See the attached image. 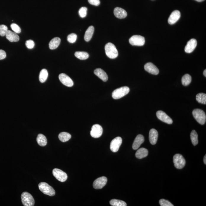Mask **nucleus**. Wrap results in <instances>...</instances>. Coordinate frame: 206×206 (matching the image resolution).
<instances>
[{"label":"nucleus","mask_w":206,"mask_h":206,"mask_svg":"<svg viewBox=\"0 0 206 206\" xmlns=\"http://www.w3.org/2000/svg\"><path fill=\"white\" fill-rule=\"evenodd\" d=\"M203 162L205 164H206V155H205L204 157V159H203Z\"/></svg>","instance_id":"obj_41"},{"label":"nucleus","mask_w":206,"mask_h":206,"mask_svg":"<svg viewBox=\"0 0 206 206\" xmlns=\"http://www.w3.org/2000/svg\"><path fill=\"white\" fill-rule=\"evenodd\" d=\"M148 154L149 152L147 149L144 148H141L137 150L135 155L137 158L139 159H142L147 157Z\"/></svg>","instance_id":"obj_22"},{"label":"nucleus","mask_w":206,"mask_h":206,"mask_svg":"<svg viewBox=\"0 0 206 206\" xmlns=\"http://www.w3.org/2000/svg\"><path fill=\"white\" fill-rule=\"evenodd\" d=\"M59 79L63 85L67 87H71L73 86V82L72 79L64 73L60 74L59 75Z\"/></svg>","instance_id":"obj_12"},{"label":"nucleus","mask_w":206,"mask_h":206,"mask_svg":"<svg viewBox=\"0 0 206 206\" xmlns=\"http://www.w3.org/2000/svg\"><path fill=\"white\" fill-rule=\"evenodd\" d=\"M129 91V88L127 86L118 88L113 91L112 93V97L114 99H118L128 94Z\"/></svg>","instance_id":"obj_4"},{"label":"nucleus","mask_w":206,"mask_h":206,"mask_svg":"<svg viewBox=\"0 0 206 206\" xmlns=\"http://www.w3.org/2000/svg\"><path fill=\"white\" fill-rule=\"evenodd\" d=\"M94 28L93 26H90L86 31L84 39L86 41L88 42L91 39L94 33Z\"/></svg>","instance_id":"obj_23"},{"label":"nucleus","mask_w":206,"mask_h":206,"mask_svg":"<svg viewBox=\"0 0 206 206\" xmlns=\"http://www.w3.org/2000/svg\"><path fill=\"white\" fill-rule=\"evenodd\" d=\"M103 129L102 127L98 124H96L92 126L90 134L92 137L94 138H99L102 135Z\"/></svg>","instance_id":"obj_10"},{"label":"nucleus","mask_w":206,"mask_h":206,"mask_svg":"<svg viewBox=\"0 0 206 206\" xmlns=\"http://www.w3.org/2000/svg\"><path fill=\"white\" fill-rule=\"evenodd\" d=\"M105 49L106 55L110 59H115L118 56V51L113 44L110 43L107 44L105 46Z\"/></svg>","instance_id":"obj_1"},{"label":"nucleus","mask_w":206,"mask_h":206,"mask_svg":"<svg viewBox=\"0 0 206 206\" xmlns=\"http://www.w3.org/2000/svg\"><path fill=\"white\" fill-rule=\"evenodd\" d=\"M6 36L7 39L11 42H17L20 39L19 37L16 33L13 32L10 30H8L7 32Z\"/></svg>","instance_id":"obj_20"},{"label":"nucleus","mask_w":206,"mask_h":206,"mask_svg":"<svg viewBox=\"0 0 206 206\" xmlns=\"http://www.w3.org/2000/svg\"><path fill=\"white\" fill-rule=\"evenodd\" d=\"M21 199L23 205L25 206H33L35 201L31 194L28 192H23L21 195Z\"/></svg>","instance_id":"obj_5"},{"label":"nucleus","mask_w":206,"mask_h":206,"mask_svg":"<svg viewBox=\"0 0 206 206\" xmlns=\"http://www.w3.org/2000/svg\"><path fill=\"white\" fill-rule=\"evenodd\" d=\"M203 75H204V76H205V77H206V70H205L204 71V72H203Z\"/></svg>","instance_id":"obj_42"},{"label":"nucleus","mask_w":206,"mask_h":206,"mask_svg":"<svg viewBox=\"0 0 206 206\" xmlns=\"http://www.w3.org/2000/svg\"><path fill=\"white\" fill-rule=\"evenodd\" d=\"M197 45V41L195 39H192L189 41L185 48V51L187 53H191L194 50Z\"/></svg>","instance_id":"obj_14"},{"label":"nucleus","mask_w":206,"mask_h":206,"mask_svg":"<svg viewBox=\"0 0 206 206\" xmlns=\"http://www.w3.org/2000/svg\"><path fill=\"white\" fill-rule=\"evenodd\" d=\"M94 73L103 81L104 82L107 81L108 80L107 75L102 69H96L94 71Z\"/></svg>","instance_id":"obj_21"},{"label":"nucleus","mask_w":206,"mask_h":206,"mask_svg":"<svg viewBox=\"0 0 206 206\" xmlns=\"http://www.w3.org/2000/svg\"><path fill=\"white\" fill-rule=\"evenodd\" d=\"M173 162L175 167L179 169L183 168L186 165L185 160L180 154H176L174 156Z\"/></svg>","instance_id":"obj_6"},{"label":"nucleus","mask_w":206,"mask_h":206,"mask_svg":"<svg viewBox=\"0 0 206 206\" xmlns=\"http://www.w3.org/2000/svg\"><path fill=\"white\" fill-rule=\"evenodd\" d=\"M48 73L47 70L43 69L41 71L39 76V80L41 83L45 82L48 77Z\"/></svg>","instance_id":"obj_28"},{"label":"nucleus","mask_w":206,"mask_h":206,"mask_svg":"<svg viewBox=\"0 0 206 206\" xmlns=\"http://www.w3.org/2000/svg\"><path fill=\"white\" fill-rule=\"evenodd\" d=\"M144 141V138L142 135L139 134L135 139L133 145V148L134 150H137Z\"/></svg>","instance_id":"obj_19"},{"label":"nucleus","mask_w":206,"mask_h":206,"mask_svg":"<svg viewBox=\"0 0 206 206\" xmlns=\"http://www.w3.org/2000/svg\"><path fill=\"white\" fill-rule=\"evenodd\" d=\"M38 187L39 189L44 194L50 196H53L55 195L54 189L47 183L41 182L39 184Z\"/></svg>","instance_id":"obj_3"},{"label":"nucleus","mask_w":206,"mask_h":206,"mask_svg":"<svg viewBox=\"0 0 206 206\" xmlns=\"http://www.w3.org/2000/svg\"><path fill=\"white\" fill-rule=\"evenodd\" d=\"M77 36L75 33H72L69 34L67 37V40L69 43H73L76 42L77 39Z\"/></svg>","instance_id":"obj_33"},{"label":"nucleus","mask_w":206,"mask_h":206,"mask_svg":"<svg viewBox=\"0 0 206 206\" xmlns=\"http://www.w3.org/2000/svg\"><path fill=\"white\" fill-rule=\"evenodd\" d=\"M195 1H197V2H202V1H204L205 0H195Z\"/></svg>","instance_id":"obj_43"},{"label":"nucleus","mask_w":206,"mask_h":206,"mask_svg":"<svg viewBox=\"0 0 206 206\" xmlns=\"http://www.w3.org/2000/svg\"><path fill=\"white\" fill-rule=\"evenodd\" d=\"M60 42L61 39L60 38L58 37L54 38L50 41L49 43V47L51 49H55L59 46Z\"/></svg>","instance_id":"obj_24"},{"label":"nucleus","mask_w":206,"mask_h":206,"mask_svg":"<svg viewBox=\"0 0 206 206\" xmlns=\"http://www.w3.org/2000/svg\"><path fill=\"white\" fill-rule=\"evenodd\" d=\"M144 69L147 72L152 74L157 75L159 73V70L156 66L152 63H147L144 66Z\"/></svg>","instance_id":"obj_16"},{"label":"nucleus","mask_w":206,"mask_h":206,"mask_svg":"<svg viewBox=\"0 0 206 206\" xmlns=\"http://www.w3.org/2000/svg\"><path fill=\"white\" fill-rule=\"evenodd\" d=\"M197 101L200 104H206V94H205L200 93L197 95L196 97Z\"/></svg>","instance_id":"obj_29"},{"label":"nucleus","mask_w":206,"mask_h":206,"mask_svg":"<svg viewBox=\"0 0 206 206\" xmlns=\"http://www.w3.org/2000/svg\"><path fill=\"white\" fill-rule=\"evenodd\" d=\"M158 133L156 129H152L150 131L149 134V139L150 143L152 145L155 144L157 141Z\"/></svg>","instance_id":"obj_17"},{"label":"nucleus","mask_w":206,"mask_h":206,"mask_svg":"<svg viewBox=\"0 0 206 206\" xmlns=\"http://www.w3.org/2000/svg\"><path fill=\"white\" fill-rule=\"evenodd\" d=\"M89 3L95 6H98L100 5V0H88Z\"/></svg>","instance_id":"obj_39"},{"label":"nucleus","mask_w":206,"mask_h":206,"mask_svg":"<svg viewBox=\"0 0 206 206\" xmlns=\"http://www.w3.org/2000/svg\"><path fill=\"white\" fill-rule=\"evenodd\" d=\"M110 203L112 206H126L127 204L123 201L117 200V199H113L111 200L110 202Z\"/></svg>","instance_id":"obj_30"},{"label":"nucleus","mask_w":206,"mask_h":206,"mask_svg":"<svg viewBox=\"0 0 206 206\" xmlns=\"http://www.w3.org/2000/svg\"><path fill=\"white\" fill-rule=\"evenodd\" d=\"M107 181V178L105 176L97 178L94 182L93 187L96 189H101L105 186Z\"/></svg>","instance_id":"obj_11"},{"label":"nucleus","mask_w":206,"mask_h":206,"mask_svg":"<svg viewBox=\"0 0 206 206\" xmlns=\"http://www.w3.org/2000/svg\"><path fill=\"white\" fill-rule=\"evenodd\" d=\"M10 27L15 33H20L21 32V30L20 27L16 24L12 23L10 25Z\"/></svg>","instance_id":"obj_36"},{"label":"nucleus","mask_w":206,"mask_h":206,"mask_svg":"<svg viewBox=\"0 0 206 206\" xmlns=\"http://www.w3.org/2000/svg\"><path fill=\"white\" fill-rule=\"evenodd\" d=\"M122 142V138L120 137H117L112 140L110 145L111 150L113 152H117L118 151Z\"/></svg>","instance_id":"obj_9"},{"label":"nucleus","mask_w":206,"mask_h":206,"mask_svg":"<svg viewBox=\"0 0 206 206\" xmlns=\"http://www.w3.org/2000/svg\"><path fill=\"white\" fill-rule=\"evenodd\" d=\"M181 17L180 12L176 10L172 12L168 19V22L170 25H173L179 20Z\"/></svg>","instance_id":"obj_15"},{"label":"nucleus","mask_w":206,"mask_h":206,"mask_svg":"<svg viewBox=\"0 0 206 206\" xmlns=\"http://www.w3.org/2000/svg\"><path fill=\"white\" fill-rule=\"evenodd\" d=\"M71 137V134L67 132H62L59 135V140L63 142H67L69 140Z\"/></svg>","instance_id":"obj_26"},{"label":"nucleus","mask_w":206,"mask_h":206,"mask_svg":"<svg viewBox=\"0 0 206 206\" xmlns=\"http://www.w3.org/2000/svg\"><path fill=\"white\" fill-rule=\"evenodd\" d=\"M156 115L158 119L163 122L170 125L173 123V121L171 118L162 111H158L157 112Z\"/></svg>","instance_id":"obj_13"},{"label":"nucleus","mask_w":206,"mask_h":206,"mask_svg":"<svg viewBox=\"0 0 206 206\" xmlns=\"http://www.w3.org/2000/svg\"><path fill=\"white\" fill-rule=\"evenodd\" d=\"M129 42L132 46H143L145 43V38L140 35H134L129 39Z\"/></svg>","instance_id":"obj_7"},{"label":"nucleus","mask_w":206,"mask_h":206,"mask_svg":"<svg viewBox=\"0 0 206 206\" xmlns=\"http://www.w3.org/2000/svg\"><path fill=\"white\" fill-rule=\"evenodd\" d=\"M198 136L197 133L195 130H192L191 134V141L194 146H195L198 144Z\"/></svg>","instance_id":"obj_31"},{"label":"nucleus","mask_w":206,"mask_h":206,"mask_svg":"<svg viewBox=\"0 0 206 206\" xmlns=\"http://www.w3.org/2000/svg\"><path fill=\"white\" fill-rule=\"evenodd\" d=\"M36 141L38 144L41 146L44 147L47 145V138H46L45 136L43 134H39L38 135Z\"/></svg>","instance_id":"obj_25"},{"label":"nucleus","mask_w":206,"mask_h":206,"mask_svg":"<svg viewBox=\"0 0 206 206\" xmlns=\"http://www.w3.org/2000/svg\"><path fill=\"white\" fill-rule=\"evenodd\" d=\"M87 9L86 7H82L81 8L80 10H79V14L81 17V18H84L86 17L87 15Z\"/></svg>","instance_id":"obj_35"},{"label":"nucleus","mask_w":206,"mask_h":206,"mask_svg":"<svg viewBox=\"0 0 206 206\" xmlns=\"http://www.w3.org/2000/svg\"><path fill=\"white\" fill-rule=\"evenodd\" d=\"M8 30V28L6 25H0V36H6Z\"/></svg>","instance_id":"obj_34"},{"label":"nucleus","mask_w":206,"mask_h":206,"mask_svg":"<svg viewBox=\"0 0 206 206\" xmlns=\"http://www.w3.org/2000/svg\"><path fill=\"white\" fill-rule=\"evenodd\" d=\"M159 203L161 206H174L168 200L163 199H161L159 201Z\"/></svg>","instance_id":"obj_37"},{"label":"nucleus","mask_w":206,"mask_h":206,"mask_svg":"<svg viewBox=\"0 0 206 206\" xmlns=\"http://www.w3.org/2000/svg\"><path fill=\"white\" fill-rule=\"evenodd\" d=\"M192 114L195 119L200 125H203L205 124L206 116L203 110L200 109H194L193 111Z\"/></svg>","instance_id":"obj_2"},{"label":"nucleus","mask_w":206,"mask_h":206,"mask_svg":"<svg viewBox=\"0 0 206 206\" xmlns=\"http://www.w3.org/2000/svg\"><path fill=\"white\" fill-rule=\"evenodd\" d=\"M53 175L58 181L61 182H65L67 180L68 176L67 174L60 169H54L52 171Z\"/></svg>","instance_id":"obj_8"},{"label":"nucleus","mask_w":206,"mask_h":206,"mask_svg":"<svg viewBox=\"0 0 206 206\" xmlns=\"http://www.w3.org/2000/svg\"><path fill=\"white\" fill-rule=\"evenodd\" d=\"M75 55L78 59L81 60H86L89 57V54L85 52H76Z\"/></svg>","instance_id":"obj_27"},{"label":"nucleus","mask_w":206,"mask_h":206,"mask_svg":"<svg viewBox=\"0 0 206 206\" xmlns=\"http://www.w3.org/2000/svg\"><path fill=\"white\" fill-rule=\"evenodd\" d=\"M26 46L28 48L32 49L34 48L35 44L33 40H28L26 41Z\"/></svg>","instance_id":"obj_38"},{"label":"nucleus","mask_w":206,"mask_h":206,"mask_svg":"<svg viewBox=\"0 0 206 206\" xmlns=\"http://www.w3.org/2000/svg\"><path fill=\"white\" fill-rule=\"evenodd\" d=\"M191 81H192V77L189 75L187 74L182 77V84L184 86H188L191 83Z\"/></svg>","instance_id":"obj_32"},{"label":"nucleus","mask_w":206,"mask_h":206,"mask_svg":"<svg viewBox=\"0 0 206 206\" xmlns=\"http://www.w3.org/2000/svg\"><path fill=\"white\" fill-rule=\"evenodd\" d=\"M114 14L115 16L120 19L126 18L127 16V13L126 10L119 7H116L114 9Z\"/></svg>","instance_id":"obj_18"},{"label":"nucleus","mask_w":206,"mask_h":206,"mask_svg":"<svg viewBox=\"0 0 206 206\" xmlns=\"http://www.w3.org/2000/svg\"><path fill=\"white\" fill-rule=\"evenodd\" d=\"M6 57V52L3 50H0V60H3Z\"/></svg>","instance_id":"obj_40"}]
</instances>
